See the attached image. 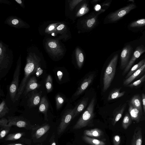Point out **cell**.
Listing matches in <instances>:
<instances>
[{
	"instance_id": "cell-1",
	"label": "cell",
	"mask_w": 145,
	"mask_h": 145,
	"mask_svg": "<svg viewBox=\"0 0 145 145\" xmlns=\"http://www.w3.org/2000/svg\"><path fill=\"white\" fill-rule=\"evenodd\" d=\"M95 100V97L91 99L86 109L74 126V129H79L92 125Z\"/></svg>"
},
{
	"instance_id": "cell-2",
	"label": "cell",
	"mask_w": 145,
	"mask_h": 145,
	"mask_svg": "<svg viewBox=\"0 0 145 145\" xmlns=\"http://www.w3.org/2000/svg\"><path fill=\"white\" fill-rule=\"evenodd\" d=\"M39 67L38 63L32 60H29L27 63L24 69V77L18 89L15 102L18 100L20 97L23 93L25 87L31 76L35 73L37 68Z\"/></svg>"
},
{
	"instance_id": "cell-3",
	"label": "cell",
	"mask_w": 145,
	"mask_h": 145,
	"mask_svg": "<svg viewBox=\"0 0 145 145\" xmlns=\"http://www.w3.org/2000/svg\"><path fill=\"white\" fill-rule=\"evenodd\" d=\"M118 55H115L108 64L103 78V91L105 92L110 87L115 75Z\"/></svg>"
},
{
	"instance_id": "cell-4",
	"label": "cell",
	"mask_w": 145,
	"mask_h": 145,
	"mask_svg": "<svg viewBox=\"0 0 145 145\" xmlns=\"http://www.w3.org/2000/svg\"><path fill=\"white\" fill-rule=\"evenodd\" d=\"M20 68L21 64L18 63L14 72L12 81L9 88L10 97L13 103L15 102V99L19 88Z\"/></svg>"
},
{
	"instance_id": "cell-5",
	"label": "cell",
	"mask_w": 145,
	"mask_h": 145,
	"mask_svg": "<svg viewBox=\"0 0 145 145\" xmlns=\"http://www.w3.org/2000/svg\"><path fill=\"white\" fill-rule=\"evenodd\" d=\"M75 108L70 109L66 110L62 116L61 122L58 128V134H61L65 130L72 119H73Z\"/></svg>"
},
{
	"instance_id": "cell-6",
	"label": "cell",
	"mask_w": 145,
	"mask_h": 145,
	"mask_svg": "<svg viewBox=\"0 0 145 145\" xmlns=\"http://www.w3.org/2000/svg\"><path fill=\"white\" fill-rule=\"evenodd\" d=\"M136 8V6L135 4H129L110 14L108 16L109 19L111 22L116 21L121 19Z\"/></svg>"
},
{
	"instance_id": "cell-7",
	"label": "cell",
	"mask_w": 145,
	"mask_h": 145,
	"mask_svg": "<svg viewBox=\"0 0 145 145\" xmlns=\"http://www.w3.org/2000/svg\"><path fill=\"white\" fill-rule=\"evenodd\" d=\"M145 52V47L143 45H140L136 48L131 58L129 60L128 64L124 69L122 74L123 76H124L129 71L136 60Z\"/></svg>"
},
{
	"instance_id": "cell-8",
	"label": "cell",
	"mask_w": 145,
	"mask_h": 145,
	"mask_svg": "<svg viewBox=\"0 0 145 145\" xmlns=\"http://www.w3.org/2000/svg\"><path fill=\"white\" fill-rule=\"evenodd\" d=\"M132 50L131 46L129 45L123 48L120 55L121 69H125L128 64Z\"/></svg>"
},
{
	"instance_id": "cell-9",
	"label": "cell",
	"mask_w": 145,
	"mask_h": 145,
	"mask_svg": "<svg viewBox=\"0 0 145 145\" xmlns=\"http://www.w3.org/2000/svg\"><path fill=\"white\" fill-rule=\"evenodd\" d=\"M95 77V75L94 74H91L89 75L84 78L82 82L72 97L76 98L85 91L92 83Z\"/></svg>"
},
{
	"instance_id": "cell-10",
	"label": "cell",
	"mask_w": 145,
	"mask_h": 145,
	"mask_svg": "<svg viewBox=\"0 0 145 145\" xmlns=\"http://www.w3.org/2000/svg\"><path fill=\"white\" fill-rule=\"evenodd\" d=\"M41 94V91H33L31 93L28 101V105L30 108L35 107L40 104Z\"/></svg>"
},
{
	"instance_id": "cell-11",
	"label": "cell",
	"mask_w": 145,
	"mask_h": 145,
	"mask_svg": "<svg viewBox=\"0 0 145 145\" xmlns=\"http://www.w3.org/2000/svg\"><path fill=\"white\" fill-rule=\"evenodd\" d=\"M40 86V84L37 82L36 77L33 76L27 83L23 94L25 96L30 92L39 88Z\"/></svg>"
},
{
	"instance_id": "cell-12",
	"label": "cell",
	"mask_w": 145,
	"mask_h": 145,
	"mask_svg": "<svg viewBox=\"0 0 145 145\" xmlns=\"http://www.w3.org/2000/svg\"><path fill=\"white\" fill-rule=\"evenodd\" d=\"M9 123L8 125L9 128L13 125L17 126L19 128H26L28 124L25 120L21 119L19 117H8Z\"/></svg>"
},
{
	"instance_id": "cell-13",
	"label": "cell",
	"mask_w": 145,
	"mask_h": 145,
	"mask_svg": "<svg viewBox=\"0 0 145 145\" xmlns=\"http://www.w3.org/2000/svg\"><path fill=\"white\" fill-rule=\"evenodd\" d=\"M129 114L132 120L137 122H139L142 114V111L135 108L130 104H129L128 109Z\"/></svg>"
},
{
	"instance_id": "cell-14",
	"label": "cell",
	"mask_w": 145,
	"mask_h": 145,
	"mask_svg": "<svg viewBox=\"0 0 145 145\" xmlns=\"http://www.w3.org/2000/svg\"><path fill=\"white\" fill-rule=\"evenodd\" d=\"M145 71V63L140 69L135 71L131 76L125 79L123 82L124 85L127 86L133 81L140 77Z\"/></svg>"
},
{
	"instance_id": "cell-15",
	"label": "cell",
	"mask_w": 145,
	"mask_h": 145,
	"mask_svg": "<svg viewBox=\"0 0 145 145\" xmlns=\"http://www.w3.org/2000/svg\"><path fill=\"white\" fill-rule=\"evenodd\" d=\"M142 142V129L138 127L135 129L131 145H141Z\"/></svg>"
},
{
	"instance_id": "cell-16",
	"label": "cell",
	"mask_w": 145,
	"mask_h": 145,
	"mask_svg": "<svg viewBox=\"0 0 145 145\" xmlns=\"http://www.w3.org/2000/svg\"><path fill=\"white\" fill-rule=\"evenodd\" d=\"M126 104L125 103L116 108L115 112L114 114L112 120V124L113 126L115 125L117 122L121 118L123 113L126 109Z\"/></svg>"
},
{
	"instance_id": "cell-17",
	"label": "cell",
	"mask_w": 145,
	"mask_h": 145,
	"mask_svg": "<svg viewBox=\"0 0 145 145\" xmlns=\"http://www.w3.org/2000/svg\"><path fill=\"white\" fill-rule=\"evenodd\" d=\"M49 104L45 96L42 97L39 105V112L44 114L45 119H47V112L49 108Z\"/></svg>"
},
{
	"instance_id": "cell-18",
	"label": "cell",
	"mask_w": 145,
	"mask_h": 145,
	"mask_svg": "<svg viewBox=\"0 0 145 145\" xmlns=\"http://www.w3.org/2000/svg\"><path fill=\"white\" fill-rule=\"evenodd\" d=\"M85 135L90 137L100 138L103 135V132L98 128H95L90 130H86L84 132Z\"/></svg>"
},
{
	"instance_id": "cell-19",
	"label": "cell",
	"mask_w": 145,
	"mask_h": 145,
	"mask_svg": "<svg viewBox=\"0 0 145 145\" xmlns=\"http://www.w3.org/2000/svg\"><path fill=\"white\" fill-rule=\"evenodd\" d=\"M88 98H84L78 104L76 107H75V111L73 119L85 109L88 103Z\"/></svg>"
},
{
	"instance_id": "cell-20",
	"label": "cell",
	"mask_w": 145,
	"mask_h": 145,
	"mask_svg": "<svg viewBox=\"0 0 145 145\" xmlns=\"http://www.w3.org/2000/svg\"><path fill=\"white\" fill-rule=\"evenodd\" d=\"M121 89L118 88L115 89L112 91L109 95L108 98V100L110 101L114 99L121 97L124 95L126 93L125 91L120 92Z\"/></svg>"
},
{
	"instance_id": "cell-21",
	"label": "cell",
	"mask_w": 145,
	"mask_h": 145,
	"mask_svg": "<svg viewBox=\"0 0 145 145\" xmlns=\"http://www.w3.org/2000/svg\"><path fill=\"white\" fill-rule=\"evenodd\" d=\"M129 103L140 111H142L141 99L140 96L139 95H135L133 96L130 101Z\"/></svg>"
},
{
	"instance_id": "cell-22",
	"label": "cell",
	"mask_w": 145,
	"mask_h": 145,
	"mask_svg": "<svg viewBox=\"0 0 145 145\" xmlns=\"http://www.w3.org/2000/svg\"><path fill=\"white\" fill-rule=\"evenodd\" d=\"M83 139L84 141L87 143L91 145H105V143L103 141L97 139L90 137L88 136H83Z\"/></svg>"
},
{
	"instance_id": "cell-23",
	"label": "cell",
	"mask_w": 145,
	"mask_h": 145,
	"mask_svg": "<svg viewBox=\"0 0 145 145\" xmlns=\"http://www.w3.org/2000/svg\"><path fill=\"white\" fill-rule=\"evenodd\" d=\"M77 65L80 68L82 67L84 60V57L82 51L79 48H77L75 50Z\"/></svg>"
},
{
	"instance_id": "cell-24",
	"label": "cell",
	"mask_w": 145,
	"mask_h": 145,
	"mask_svg": "<svg viewBox=\"0 0 145 145\" xmlns=\"http://www.w3.org/2000/svg\"><path fill=\"white\" fill-rule=\"evenodd\" d=\"M145 63V58L142 60L137 64L134 65L129 71L125 77V79L128 78L135 71L141 68Z\"/></svg>"
},
{
	"instance_id": "cell-25",
	"label": "cell",
	"mask_w": 145,
	"mask_h": 145,
	"mask_svg": "<svg viewBox=\"0 0 145 145\" xmlns=\"http://www.w3.org/2000/svg\"><path fill=\"white\" fill-rule=\"evenodd\" d=\"M50 128V126L49 125H46L39 129L35 133L36 137L37 139L40 138L46 133Z\"/></svg>"
},
{
	"instance_id": "cell-26",
	"label": "cell",
	"mask_w": 145,
	"mask_h": 145,
	"mask_svg": "<svg viewBox=\"0 0 145 145\" xmlns=\"http://www.w3.org/2000/svg\"><path fill=\"white\" fill-rule=\"evenodd\" d=\"M10 109L7 106L5 101H3L0 105V117L2 118L9 113Z\"/></svg>"
},
{
	"instance_id": "cell-27",
	"label": "cell",
	"mask_w": 145,
	"mask_h": 145,
	"mask_svg": "<svg viewBox=\"0 0 145 145\" xmlns=\"http://www.w3.org/2000/svg\"><path fill=\"white\" fill-rule=\"evenodd\" d=\"M132 122L131 118L128 113H127L125 116L122 122V126L125 129H128Z\"/></svg>"
},
{
	"instance_id": "cell-28",
	"label": "cell",
	"mask_w": 145,
	"mask_h": 145,
	"mask_svg": "<svg viewBox=\"0 0 145 145\" xmlns=\"http://www.w3.org/2000/svg\"><path fill=\"white\" fill-rule=\"evenodd\" d=\"M45 86L48 92H50L52 90L53 79L50 75H48L46 78L45 82Z\"/></svg>"
},
{
	"instance_id": "cell-29",
	"label": "cell",
	"mask_w": 145,
	"mask_h": 145,
	"mask_svg": "<svg viewBox=\"0 0 145 145\" xmlns=\"http://www.w3.org/2000/svg\"><path fill=\"white\" fill-rule=\"evenodd\" d=\"M23 134L22 133H16L9 134L6 137V141H15L19 139L22 136Z\"/></svg>"
},
{
	"instance_id": "cell-30",
	"label": "cell",
	"mask_w": 145,
	"mask_h": 145,
	"mask_svg": "<svg viewBox=\"0 0 145 145\" xmlns=\"http://www.w3.org/2000/svg\"><path fill=\"white\" fill-rule=\"evenodd\" d=\"M89 9L87 5L86 4H84L82 6L79 10L78 11L76 16L79 17L82 16L88 12Z\"/></svg>"
},
{
	"instance_id": "cell-31",
	"label": "cell",
	"mask_w": 145,
	"mask_h": 145,
	"mask_svg": "<svg viewBox=\"0 0 145 145\" xmlns=\"http://www.w3.org/2000/svg\"><path fill=\"white\" fill-rule=\"evenodd\" d=\"M55 99L56 108L59 110L62 107L64 102V99L62 96L58 95L56 96Z\"/></svg>"
},
{
	"instance_id": "cell-32",
	"label": "cell",
	"mask_w": 145,
	"mask_h": 145,
	"mask_svg": "<svg viewBox=\"0 0 145 145\" xmlns=\"http://www.w3.org/2000/svg\"><path fill=\"white\" fill-rule=\"evenodd\" d=\"M145 26V19H143L135 21L130 24L131 28L143 26Z\"/></svg>"
},
{
	"instance_id": "cell-33",
	"label": "cell",
	"mask_w": 145,
	"mask_h": 145,
	"mask_svg": "<svg viewBox=\"0 0 145 145\" xmlns=\"http://www.w3.org/2000/svg\"><path fill=\"white\" fill-rule=\"evenodd\" d=\"M145 80V74L140 79L135 81L134 83L129 84L127 86L129 88H131L137 86L143 83Z\"/></svg>"
},
{
	"instance_id": "cell-34",
	"label": "cell",
	"mask_w": 145,
	"mask_h": 145,
	"mask_svg": "<svg viewBox=\"0 0 145 145\" xmlns=\"http://www.w3.org/2000/svg\"><path fill=\"white\" fill-rule=\"evenodd\" d=\"M8 121L4 118H3L0 120V125L1 128L8 129L9 128L7 123Z\"/></svg>"
},
{
	"instance_id": "cell-35",
	"label": "cell",
	"mask_w": 145,
	"mask_h": 145,
	"mask_svg": "<svg viewBox=\"0 0 145 145\" xmlns=\"http://www.w3.org/2000/svg\"><path fill=\"white\" fill-rule=\"evenodd\" d=\"M82 1V0H74V1H71L70 3V8L71 11H72L78 4Z\"/></svg>"
},
{
	"instance_id": "cell-36",
	"label": "cell",
	"mask_w": 145,
	"mask_h": 145,
	"mask_svg": "<svg viewBox=\"0 0 145 145\" xmlns=\"http://www.w3.org/2000/svg\"><path fill=\"white\" fill-rule=\"evenodd\" d=\"M96 21V19L95 18L89 19L86 22L87 26L89 28H91L94 25Z\"/></svg>"
},
{
	"instance_id": "cell-37",
	"label": "cell",
	"mask_w": 145,
	"mask_h": 145,
	"mask_svg": "<svg viewBox=\"0 0 145 145\" xmlns=\"http://www.w3.org/2000/svg\"><path fill=\"white\" fill-rule=\"evenodd\" d=\"M120 137L119 135L114 136L113 138L114 145H119L120 143Z\"/></svg>"
},
{
	"instance_id": "cell-38",
	"label": "cell",
	"mask_w": 145,
	"mask_h": 145,
	"mask_svg": "<svg viewBox=\"0 0 145 145\" xmlns=\"http://www.w3.org/2000/svg\"><path fill=\"white\" fill-rule=\"evenodd\" d=\"M10 128L5 129H4L3 130L1 133V137L0 138L1 139H2L10 131Z\"/></svg>"
},
{
	"instance_id": "cell-39",
	"label": "cell",
	"mask_w": 145,
	"mask_h": 145,
	"mask_svg": "<svg viewBox=\"0 0 145 145\" xmlns=\"http://www.w3.org/2000/svg\"><path fill=\"white\" fill-rule=\"evenodd\" d=\"M142 100L143 109L145 113V95L142 93Z\"/></svg>"
},
{
	"instance_id": "cell-40",
	"label": "cell",
	"mask_w": 145,
	"mask_h": 145,
	"mask_svg": "<svg viewBox=\"0 0 145 145\" xmlns=\"http://www.w3.org/2000/svg\"><path fill=\"white\" fill-rule=\"evenodd\" d=\"M57 76H58L59 79L61 81L63 76V72L61 71H59L57 72Z\"/></svg>"
},
{
	"instance_id": "cell-41",
	"label": "cell",
	"mask_w": 145,
	"mask_h": 145,
	"mask_svg": "<svg viewBox=\"0 0 145 145\" xmlns=\"http://www.w3.org/2000/svg\"><path fill=\"white\" fill-rule=\"evenodd\" d=\"M49 46L51 48H55L57 47V45L55 42H51L49 44Z\"/></svg>"
},
{
	"instance_id": "cell-42",
	"label": "cell",
	"mask_w": 145,
	"mask_h": 145,
	"mask_svg": "<svg viewBox=\"0 0 145 145\" xmlns=\"http://www.w3.org/2000/svg\"><path fill=\"white\" fill-rule=\"evenodd\" d=\"M65 25L63 24H61L59 25L58 27H57V30H58V31H61V30H62L63 28H64Z\"/></svg>"
},
{
	"instance_id": "cell-43",
	"label": "cell",
	"mask_w": 145,
	"mask_h": 145,
	"mask_svg": "<svg viewBox=\"0 0 145 145\" xmlns=\"http://www.w3.org/2000/svg\"><path fill=\"white\" fill-rule=\"evenodd\" d=\"M19 20L17 19H15L12 21V23L14 25H16L19 23Z\"/></svg>"
},
{
	"instance_id": "cell-44",
	"label": "cell",
	"mask_w": 145,
	"mask_h": 145,
	"mask_svg": "<svg viewBox=\"0 0 145 145\" xmlns=\"http://www.w3.org/2000/svg\"><path fill=\"white\" fill-rule=\"evenodd\" d=\"M101 6L99 5H97L95 7V10L96 11H98L101 8Z\"/></svg>"
},
{
	"instance_id": "cell-45",
	"label": "cell",
	"mask_w": 145,
	"mask_h": 145,
	"mask_svg": "<svg viewBox=\"0 0 145 145\" xmlns=\"http://www.w3.org/2000/svg\"><path fill=\"white\" fill-rule=\"evenodd\" d=\"M54 28H55V27L54 26L51 25L49 27V30L50 31H52Z\"/></svg>"
},
{
	"instance_id": "cell-46",
	"label": "cell",
	"mask_w": 145,
	"mask_h": 145,
	"mask_svg": "<svg viewBox=\"0 0 145 145\" xmlns=\"http://www.w3.org/2000/svg\"><path fill=\"white\" fill-rule=\"evenodd\" d=\"M6 145H25L21 144H19V143H13V144H11Z\"/></svg>"
},
{
	"instance_id": "cell-47",
	"label": "cell",
	"mask_w": 145,
	"mask_h": 145,
	"mask_svg": "<svg viewBox=\"0 0 145 145\" xmlns=\"http://www.w3.org/2000/svg\"><path fill=\"white\" fill-rule=\"evenodd\" d=\"M16 1L19 4H21L22 3V1L21 0H16Z\"/></svg>"
},
{
	"instance_id": "cell-48",
	"label": "cell",
	"mask_w": 145,
	"mask_h": 145,
	"mask_svg": "<svg viewBox=\"0 0 145 145\" xmlns=\"http://www.w3.org/2000/svg\"><path fill=\"white\" fill-rule=\"evenodd\" d=\"M51 145H56L55 142L54 141H53V143H52V144H51Z\"/></svg>"
},
{
	"instance_id": "cell-49",
	"label": "cell",
	"mask_w": 145,
	"mask_h": 145,
	"mask_svg": "<svg viewBox=\"0 0 145 145\" xmlns=\"http://www.w3.org/2000/svg\"><path fill=\"white\" fill-rule=\"evenodd\" d=\"M2 53V49L1 48H0V55H1V54Z\"/></svg>"
}]
</instances>
